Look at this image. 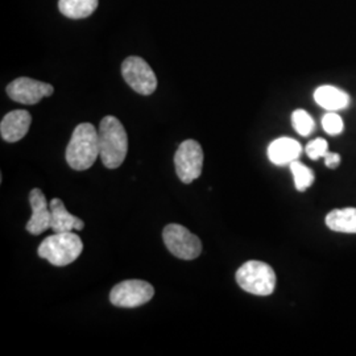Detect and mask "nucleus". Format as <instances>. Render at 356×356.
I'll return each mask as SVG.
<instances>
[{"label":"nucleus","instance_id":"nucleus-9","mask_svg":"<svg viewBox=\"0 0 356 356\" xmlns=\"http://www.w3.org/2000/svg\"><path fill=\"white\" fill-rule=\"evenodd\" d=\"M53 91L54 89L49 83L40 82L28 76L17 78L7 86L8 97L15 102L22 104H36L42 98L51 97Z\"/></svg>","mask_w":356,"mask_h":356},{"label":"nucleus","instance_id":"nucleus-5","mask_svg":"<svg viewBox=\"0 0 356 356\" xmlns=\"http://www.w3.org/2000/svg\"><path fill=\"white\" fill-rule=\"evenodd\" d=\"M163 239L169 252L182 260H194L202 252L200 238L177 223L168 225L163 231Z\"/></svg>","mask_w":356,"mask_h":356},{"label":"nucleus","instance_id":"nucleus-21","mask_svg":"<svg viewBox=\"0 0 356 356\" xmlns=\"http://www.w3.org/2000/svg\"><path fill=\"white\" fill-rule=\"evenodd\" d=\"M323 159H325V164L330 169H335L341 164V156L338 153L327 152Z\"/></svg>","mask_w":356,"mask_h":356},{"label":"nucleus","instance_id":"nucleus-20","mask_svg":"<svg viewBox=\"0 0 356 356\" xmlns=\"http://www.w3.org/2000/svg\"><path fill=\"white\" fill-rule=\"evenodd\" d=\"M327 152H329V144H327V141L323 140L321 138L310 141L306 145V153L312 160L322 159V157H325V154Z\"/></svg>","mask_w":356,"mask_h":356},{"label":"nucleus","instance_id":"nucleus-18","mask_svg":"<svg viewBox=\"0 0 356 356\" xmlns=\"http://www.w3.org/2000/svg\"><path fill=\"white\" fill-rule=\"evenodd\" d=\"M292 124L301 136H309L314 131V120L305 110H296L293 113Z\"/></svg>","mask_w":356,"mask_h":356},{"label":"nucleus","instance_id":"nucleus-15","mask_svg":"<svg viewBox=\"0 0 356 356\" xmlns=\"http://www.w3.org/2000/svg\"><path fill=\"white\" fill-rule=\"evenodd\" d=\"M329 229L344 234H356V209L346 207L332 210L326 216Z\"/></svg>","mask_w":356,"mask_h":356},{"label":"nucleus","instance_id":"nucleus-13","mask_svg":"<svg viewBox=\"0 0 356 356\" xmlns=\"http://www.w3.org/2000/svg\"><path fill=\"white\" fill-rule=\"evenodd\" d=\"M51 209V229L54 232H69L73 229H83L85 223L82 219L70 214L61 200L53 198L49 204Z\"/></svg>","mask_w":356,"mask_h":356},{"label":"nucleus","instance_id":"nucleus-12","mask_svg":"<svg viewBox=\"0 0 356 356\" xmlns=\"http://www.w3.org/2000/svg\"><path fill=\"white\" fill-rule=\"evenodd\" d=\"M302 153L301 144L291 138H279L268 147V159L275 165H291L297 161Z\"/></svg>","mask_w":356,"mask_h":356},{"label":"nucleus","instance_id":"nucleus-3","mask_svg":"<svg viewBox=\"0 0 356 356\" xmlns=\"http://www.w3.org/2000/svg\"><path fill=\"white\" fill-rule=\"evenodd\" d=\"M83 243L81 238L69 232H54V235L44 239L38 247V256L45 259L54 267H65L74 263L82 254Z\"/></svg>","mask_w":356,"mask_h":356},{"label":"nucleus","instance_id":"nucleus-6","mask_svg":"<svg viewBox=\"0 0 356 356\" xmlns=\"http://www.w3.org/2000/svg\"><path fill=\"white\" fill-rule=\"evenodd\" d=\"M175 165L177 176L184 184H191L202 173L204 151L198 141L185 140L178 147L175 154Z\"/></svg>","mask_w":356,"mask_h":356},{"label":"nucleus","instance_id":"nucleus-10","mask_svg":"<svg viewBox=\"0 0 356 356\" xmlns=\"http://www.w3.org/2000/svg\"><path fill=\"white\" fill-rule=\"evenodd\" d=\"M29 204L32 207V216L26 222V231L32 235H40L51 229V209H48L44 193L40 189H32L29 193Z\"/></svg>","mask_w":356,"mask_h":356},{"label":"nucleus","instance_id":"nucleus-2","mask_svg":"<svg viewBox=\"0 0 356 356\" xmlns=\"http://www.w3.org/2000/svg\"><path fill=\"white\" fill-rule=\"evenodd\" d=\"M99 148L103 165L116 169L126 160L128 152V136L123 124L115 116H104L99 129Z\"/></svg>","mask_w":356,"mask_h":356},{"label":"nucleus","instance_id":"nucleus-14","mask_svg":"<svg viewBox=\"0 0 356 356\" xmlns=\"http://www.w3.org/2000/svg\"><path fill=\"white\" fill-rule=\"evenodd\" d=\"M314 101L327 111H338L348 106L350 97L343 90L325 85L314 91Z\"/></svg>","mask_w":356,"mask_h":356},{"label":"nucleus","instance_id":"nucleus-7","mask_svg":"<svg viewBox=\"0 0 356 356\" xmlns=\"http://www.w3.org/2000/svg\"><path fill=\"white\" fill-rule=\"evenodd\" d=\"M154 296V288L149 282L127 280L115 285L110 293L111 304L118 307H138L149 302Z\"/></svg>","mask_w":356,"mask_h":356},{"label":"nucleus","instance_id":"nucleus-19","mask_svg":"<svg viewBox=\"0 0 356 356\" xmlns=\"http://www.w3.org/2000/svg\"><path fill=\"white\" fill-rule=\"evenodd\" d=\"M322 127L326 131V134L335 136L343 132V120L339 115L335 114V111H330L322 118Z\"/></svg>","mask_w":356,"mask_h":356},{"label":"nucleus","instance_id":"nucleus-16","mask_svg":"<svg viewBox=\"0 0 356 356\" xmlns=\"http://www.w3.org/2000/svg\"><path fill=\"white\" fill-rule=\"evenodd\" d=\"M98 7V0H58V8L69 19H85Z\"/></svg>","mask_w":356,"mask_h":356},{"label":"nucleus","instance_id":"nucleus-17","mask_svg":"<svg viewBox=\"0 0 356 356\" xmlns=\"http://www.w3.org/2000/svg\"><path fill=\"white\" fill-rule=\"evenodd\" d=\"M291 172L294 178V185L298 191H305L314 182V173L310 168L304 165L300 161H293L291 164Z\"/></svg>","mask_w":356,"mask_h":356},{"label":"nucleus","instance_id":"nucleus-4","mask_svg":"<svg viewBox=\"0 0 356 356\" xmlns=\"http://www.w3.org/2000/svg\"><path fill=\"white\" fill-rule=\"evenodd\" d=\"M236 282L243 291L254 296H269L276 286V275L263 261H247L236 272Z\"/></svg>","mask_w":356,"mask_h":356},{"label":"nucleus","instance_id":"nucleus-8","mask_svg":"<svg viewBox=\"0 0 356 356\" xmlns=\"http://www.w3.org/2000/svg\"><path fill=\"white\" fill-rule=\"evenodd\" d=\"M122 76L131 89L141 95H151L157 88V78L151 66L140 57L131 56L122 64Z\"/></svg>","mask_w":356,"mask_h":356},{"label":"nucleus","instance_id":"nucleus-1","mask_svg":"<svg viewBox=\"0 0 356 356\" xmlns=\"http://www.w3.org/2000/svg\"><path fill=\"white\" fill-rule=\"evenodd\" d=\"M101 156L98 129L90 123L76 126L66 148V161L74 170L90 169Z\"/></svg>","mask_w":356,"mask_h":356},{"label":"nucleus","instance_id":"nucleus-11","mask_svg":"<svg viewBox=\"0 0 356 356\" xmlns=\"http://www.w3.org/2000/svg\"><path fill=\"white\" fill-rule=\"evenodd\" d=\"M31 122V114L26 110H16L8 113L1 119L0 123V134L3 140L8 143L22 140L29 131Z\"/></svg>","mask_w":356,"mask_h":356}]
</instances>
